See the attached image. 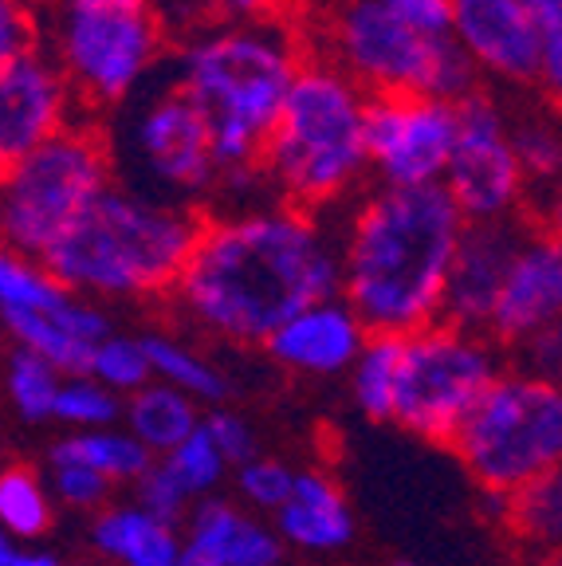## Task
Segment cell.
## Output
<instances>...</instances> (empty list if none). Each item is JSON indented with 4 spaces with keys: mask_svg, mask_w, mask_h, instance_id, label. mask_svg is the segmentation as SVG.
<instances>
[{
    "mask_svg": "<svg viewBox=\"0 0 562 566\" xmlns=\"http://www.w3.org/2000/svg\"><path fill=\"white\" fill-rule=\"evenodd\" d=\"M452 35L480 75L539 87L543 48L523 0H452Z\"/></svg>",
    "mask_w": 562,
    "mask_h": 566,
    "instance_id": "cell-16",
    "label": "cell"
},
{
    "mask_svg": "<svg viewBox=\"0 0 562 566\" xmlns=\"http://www.w3.org/2000/svg\"><path fill=\"white\" fill-rule=\"evenodd\" d=\"M394 566H422V563H394Z\"/></svg>",
    "mask_w": 562,
    "mask_h": 566,
    "instance_id": "cell-49",
    "label": "cell"
},
{
    "mask_svg": "<svg viewBox=\"0 0 562 566\" xmlns=\"http://www.w3.org/2000/svg\"><path fill=\"white\" fill-rule=\"evenodd\" d=\"M67 295L44 260L0 244V311H55L67 303Z\"/></svg>",
    "mask_w": 562,
    "mask_h": 566,
    "instance_id": "cell-28",
    "label": "cell"
},
{
    "mask_svg": "<svg viewBox=\"0 0 562 566\" xmlns=\"http://www.w3.org/2000/svg\"><path fill=\"white\" fill-rule=\"evenodd\" d=\"M452 452L480 492H516L562 464V381L503 370L452 437Z\"/></svg>",
    "mask_w": 562,
    "mask_h": 566,
    "instance_id": "cell-9",
    "label": "cell"
},
{
    "mask_svg": "<svg viewBox=\"0 0 562 566\" xmlns=\"http://www.w3.org/2000/svg\"><path fill=\"white\" fill-rule=\"evenodd\" d=\"M366 118L370 91L311 48L268 134L260 161L268 189L311 212L351 201L370 177Z\"/></svg>",
    "mask_w": 562,
    "mask_h": 566,
    "instance_id": "cell-5",
    "label": "cell"
},
{
    "mask_svg": "<svg viewBox=\"0 0 562 566\" xmlns=\"http://www.w3.org/2000/svg\"><path fill=\"white\" fill-rule=\"evenodd\" d=\"M169 35L154 0H40V48L71 83L80 111H111L158 83Z\"/></svg>",
    "mask_w": 562,
    "mask_h": 566,
    "instance_id": "cell-6",
    "label": "cell"
},
{
    "mask_svg": "<svg viewBox=\"0 0 562 566\" xmlns=\"http://www.w3.org/2000/svg\"><path fill=\"white\" fill-rule=\"evenodd\" d=\"M523 232L511 221H468L460 232L457 256L448 268L445 287V318L460 327L488 331V318L500 300L508 268Z\"/></svg>",
    "mask_w": 562,
    "mask_h": 566,
    "instance_id": "cell-17",
    "label": "cell"
},
{
    "mask_svg": "<svg viewBox=\"0 0 562 566\" xmlns=\"http://www.w3.org/2000/svg\"><path fill=\"white\" fill-rule=\"evenodd\" d=\"M154 9L162 12L169 35L185 40V35L201 32V28L217 24V12H212V0H154Z\"/></svg>",
    "mask_w": 562,
    "mask_h": 566,
    "instance_id": "cell-42",
    "label": "cell"
},
{
    "mask_svg": "<svg viewBox=\"0 0 562 566\" xmlns=\"http://www.w3.org/2000/svg\"><path fill=\"white\" fill-rule=\"evenodd\" d=\"M280 539L299 551H343L354 539V515L346 500L331 504H311V500H288L275 512Z\"/></svg>",
    "mask_w": 562,
    "mask_h": 566,
    "instance_id": "cell-27",
    "label": "cell"
},
{
    "mask_svg": "<svg viewBox=\"0 0 562 566\" xmlns=\"http://www.w3.org/2000/svg\"><path fill=\"white\" fill-rule=\"evenodd\" d=\"M17 566H60V558L48 555V551H20Z\"/></svg>",
    "mask_w": 562,
    "mask_h": 566,
    "instance_id": "cell-45",
    "label": "cell"
},
{
    "mask_svg": "<svg viewBox=\"0 0 562 566\" xmlns=\"http://www.w3.org/2000/svg\"><path fill=\"white\" fill-rule=\"evenodd\" d=\"M370 174L378 186H433L445 181L457 146V98L422 91L370 95L366 118Z\"/></svg>",
    "mask_w": 562,
    "mask_h": 566,
    "instance_id": "cell-13",
    "label": "cell"
},
{
    "mask_svg": "<svg viewBox=\"0 0 562 566\" xmlns=\"http://www.w3.org/2000/svg\"><path fill=\"white\" fill-rule=\"evenodd\" d=\"M217 24H248V20L283 17L280 0H212Z\"/></svg>",
    "mask_w": 562,
    "mask_h": 566,
    "instance_id": "cell-44",
    "label": "cell"
},
{
    "mask_svg": "<svg viewBox=\"0 0 562 566\" xmlns=\"http://www.w3.org/2000/svg\"><path fill=\"white\" fill-rule=\"evenodd\" d=\"M40 48V0H0V71Z\"/></svg>",
    "mask_w": 562,
    "mask_h": 566,
    "instance_id": "cell-37",
    "label": "cell"
},
{
    "mask_svg": "<svg viewBox=\"0 0 562 566\" xmlns=\"http://www.w3.org/2000/svg\"><path fill=\"white\" fill-rule=\"evenodd\" d=\"M67 460L103 472L106 480H138L158 457L131 429L115 433L111 424H103V429H75L71 437H63L52 449V464H67Z\"/></svg>",
    "mask_w": 562,
    "mask_h": 566,
    "instance_id": "cell-24",
    "label": "cell"
},
{
    "mask_svg": "<svg viewBox=\"0 0 562 566\" xmlns=\"http://www.w3.org/2000/svg\"><path fill=\"white\" fill-rule=\"evenodd\" d=\"M205 212L115 181L44 256L48 272L91 300H154L174 292L194 256Z\"/></svg>",
    "mask_w": 562,
    "mask_h": 566,
    "instance_id": "cell-4",
    "label": "cell"
},
{
    "mask_svg": "<svg viewBox=\"0 0 562 566\" xmlns=\"http://www.w3.org/2000/svg\"><path fill=\"white\" fill-rule=\"evenodd\" d=\"M123 417V394L95 378V374H67L55 398V421L75 429H103Z\"/></svg>",
    "mask_w": 562,
    "mask_h": 566,
    "instance_id": "cell-31",
    "label": "cell"
},
{
    "mask_svg": "<svg viewBox=\"0 0 562 566\" xmlns=\"http://www.w3.org/2000/svg\"><path fill=\"white\" fill-rule=\"evenodd\" d=\"M80 115V98L44 48L9 63L0 71V174Z\"/></svg>",
    "mask_w": 562,
    "mask_h": 566,
    "instance_id": "cell-14",
    "label": "cell"
},
{
    "mask_svg": "<svg viewBox=\"0 0 562 566\" xmlns=\"http://www.w3.org/2000/svg\"><path fill=\"white\" fill-rule=\"evenodd\" d=\"M146 354H149V366H154V378L169 381V386L185 389L189 398L197 401H209V406H220V401L229 398V378L201 358L194 346H185L181 338H169V335H146Z\"/></svg>",
    "mask_w": 562,
    "mask_h": 566,
    "instance_id": "cell-26",
    "label": "cell"
},
{
    "mask_svg": "<svg viewBox=\"0 0 562 566\" xmlns=\"http://www.w3.org/2000/svg\"><path fill=\"white\" fill-rule=\"evenodd\" d=\"M63 307L67 303H60L55 311H0V323L17 338V346L44 354L48 363L60 366V374H91L98 343L95 338H83L80 331L71 327L67 318H63Z\"/></svg>",
    "mask_w": 562,
    "mask_h": 566,
    "instance_id": "cell-23",
    "label": "cell"
},
{
    "mask_svg": "<svg viewBox=\"0 0 562 566\" xmlns=\"http://www.w3.org/2000/svg\"><path fill=\"white\" fill-rule=\"evenodd\" d=\"M106 134L126 186L194 209L220 193V158L209 118L169 75L118 106L115 130Z\"/></svg>",
    "mask_w": 562,
    "mask_h": 566,
    "instance_id": "cell-10",
    "label": "cell"
},
{
    "mask_svg": "<svg viewBox=\"0 0 562 566\" xmlns=\"http://www.w3.org/2000/svg\"><path fill=\"white\" fill-rule=\"evenodd\" d=\"M308 32L291 17L209 24L177 40L169 80L201 106L220 158V193L268 189L264 146L308 60Z\"/></svg>",
    "mask_w": 562,
    "mask_h": 566,
    "instance_id": "cell-3",
    "label": "cell"
},
{
    "mask_svg": "<svg viewBox=\"0 0 562 566\" xmlns=\"http://www.w3.org/2000/svg\"><path fill=\"white\" fill-rule=\"evenodd\" d=\"M523 350V370H535L551 381H562V318L551 327L535 331L528 343H519Z\"/></svg>",
    "mask_w": 562,
    "mask_h": 566,
    "instance_id": "cell-41",
    "label": "cell"
},
{
    "mask_svg": "<svg viewBox=\"0 0 562 566\" xmlns=\"http://www.w3.org/2000/svg\"><path fill=\"white\" fill-rule=\"evenodd\" d=\"M539 28V48H543V71H539V91L547 106L562 118V0H523Z\"/></svg>",
    "mask_w": 562,
    "mask_h": 566,
    "instance_id": "cell-35",
    "label": "cell"
},
{
    "mask_svg": "<svg viewBox=\"0 0 562 566\" xmlns=\"http://www.w3.org/2000/svg\"><path fill=\"white\" fill-rule=\"evenodd\" d=\"M17 555H20V547L12 543L9 531L0 527V566H17Z\"/></svg>",
    "mask_w": 562,
    "mask_h": 566,
    "instance_id": "cell-46",
    "label": "cell"
},
{
    "mask_svg": "<svg viewBox=\"0 0 562 566\" xmlns=\"http://www.w3.org/2000/svg\"><path fill=\"white\" fill-rule=\"evenodd\" d=\"M67 374H60V366H52L44 354L17 346L9 358V370H4V386H9V398L17 406V413L24 421H55V398H60V386Z\"/></svg>",
    "mask_w": 562,
    "mask_h": 566,
    "instance_id": "cell-29",
    "label": "cell"
},
{
    "mask_svg": "<svg viewBox=\"0 0 562 566\" xmlns=\"http://www.w3.org/2000/svg\"><path fill=\"white\" fill-rule=\"evenodd\" d=\"M91 374H95L103 386L115 389V394H126V398H131L134 389L146 386V381H154V366H149L146 343H142V338H131V335H115V331H111L106 338H98Z\"/></svg>",
    "mask_w": 562,
    "mask_h": 566,
    "instance_id": "cell-33",
    "label": "cell"
},
{
    "mask_svg": "<svg viewBox=\"0 0 562 566\" xmlns=\"http://www.w3.org/2000/svg\"><path fill=\"white\" fill-rule=\"evenodd\" d=\"M91 543L118 566H177L185 539L177 535V523L158 520L142 504H123L98 515Z\"/></svg>",
    "mask_w": 562,
    "mask_h": 566,
    "instance_id": "cell-20",
    "label": "cell"
},
{
    "mask_svg": "<svg viewBox=\"0 0 562 566\" xmlns=\"http://www.w3.org/2000/svg\"><path fill=\"white\" fill-rule=\"evenodd\" d=\"M562 318V237L528 229L516 248L500 300L488 318V335L500 346L528 343L535 331Z\"/></svg>",
    "mask_w": 562,
    "mask_h": 566,
    "instance_id": "cell-15",
    "label": "cell"
},
{
    "mask_svg": "<svg viewBox=\"0 0 562 566\" xmlns=\"http://www.w3.org/2000/svg\"><path fill=\"white\" fill-rule=\"evenodd\" d=\"M511 150H516L528 189H543L562 181V130L551 123H519L511 130Z\"/></svg>",
    "mask_w": 562,
    "mask_h": 566,
    "instance_id": "cell-34",
    "label": "cell"
},
{
    "mask_svg": "<svg viewBox=\"0 0 562 566\" xmlns=\"http://www.w3.org/2000/svg\"><path fill=\"white\" fill-rule=\"evenodd\" d=\"M366 338L370 327L346 303V295H331V300H319L291 315L268 338L264 350L280 366H291L299 374H343L358 363Z\"/></svg>",
    "mask_w": 562,
    "mask_h": 566,
    "instance_id": "cell-18",
    "label": "cell"
},
{
    "mask_svg": "<svg viewBox=\"0 0 562 566\" xmlns=\"http://www.w3.org/2000/svg\"><path fill=\"white\" fill-rule=\"evenodd\" d=\"M389 4L429 32H452V0H389Z\"/></svg>",
    "mask_w": 562,
    "mask_h": 566,
    "instance_id": "cell-43",
    "label": "cell"
},
{
    "mask_svg": "<svg viewBox=\"0 0 562 566\" xmlns=\"http://www.w3.org/2000/svg\"><path fill=\"white\" fill-rule=\"evenodd\" d=\"M169 295L205 335L264 346L291 315L343 295L339 237L319 212L291 201L205 217Z\"/></svg>",
    "mask_w": 562,
    "mask_h": 566,
    "instance_id": "cell-1",
    "label": "cell"
},
{
    "mask_svg": "<svg viewBox=\"0 0 562 566\" xmlns=\"http://www.w3.org/2000/svg\"><path fill=\"white\" fill-rule=\"evenodd\" d=\"M134 488H138V504L146 507V512L158 515V520H166V523H181L185 520V504L194 500V495L177 484L174 472L162 464V457L154 460V464H149L138 480H134Z\"/></svg>",
    "mask_w": 562,
    "mask_h": 566,
    "instance_id": "cell-38",
    "label": "cell"
},
{
    "mask_svg": "<svg viewBox=\"0 0 562 566\" xmlns=\"http://www.w3.org/2000/svg\"><path fill=\"white\" fill-rule=\"evenodd\" d=\"M201 424L209 429V437L217 441V449L225 452L229 464H244V460L256 457V433L240 413H232V409H225V406H212L209 413L201 417Z\"/></svg>",
    "mask_w": 562,
    "mask_h": 566,
    "instance_id": "cell-40",
    "label": "cell"
},
{
    "mask_svg": "<svg viewBox=\"0 0 562 566\" xmlns=\"http://www.w3.org/2000/svg\"><path fill=\"white\" fill-rule=\"evenodd\" d=\"M500 374V343L488 331L437 318L402 343L394 421L422 441L452 444L465 417Z\"/></svg>",
    "mask_w": 562,
    "mask_h": 566,
    "instance_id": "cell-11",
    "label": "cell"
},
{
    "mask_svg": "<svg viewBox=\"0 0 562 566\" xmlns=\"http://www.w3.org/2000/svg\"><path fill=\"white\" fill-rule=\"evenodd\" d=\"M0 527L12 539H40L52 527V500L32 469L0 472Z\"/></svg>",
    "mask_w": 562,
    "mask_h": 566,
    "instance_id": "cell-30",
    "label": "cell"
},
{
    "mask_svg": "<svg viewBox=\"0 0 562 566\" xmlns=\"http://www.w3.org/2000/svg\"><path fill=\"white\" fill-rule=\"evenodd\" d=\"M115 181L111 134L80 115L0 174V244L44 260Z\"/></svg>",
    "mask_w": 562,
    "mask_h": 566,
    "instance_id": "cell-8",
    "label": "cell"
},
{
    "mask_svg": "<svg viewBox=\"0 0 562 566\" xmlns=\"http://www.w3.org/2000/svg\"><path fill=\"white\" fill-rule=\"evenodd\" d=\"M237 488L260 512H280L291 500V492H295V472L288 464H280V460L252 457L244 464H237Z\"/></svg>",
    "mask_w": 562,
    "mask_h": 566,
    "instance_id": "cell-36",
    "label": "cell"
},
{
    "mask_svg": "<svg viewBox=\"0 0 562 566\" xmlns=\"http://www.w3.org/2000/svg\"><path fill=\"white\" fill-rule=\"evenodd\" d=\"M531 566H562V551H551V555H535Z\"/></svg>",
    "mask_w": 562,
    "mask_h": 566,
    "instance_id": "cell-48",
    "label": "cell"
},
{
    "mask_svg": "<svg viewBox=\"0 0 562 566\" xmlns=\"http://www.w3.org/2000/svg\"><path fill=\"white\" fill-rule=\"evenodd\" d=\"M123 417H126V429L146 449H154V457H162V452H169L174 444H181L185 437L194 433L205 413L197 409V398H189L185 389L158 378V386L146 381L142 389H134L131 398H126Z\"/></svg>",
    "mask_w": 562,
    "mask_h": 566,
    "instance_id": "cell-21",
    "label": "cell"
},
{
    "mask_svg": "<svg viewBox=\"0 0 562 566\" xmlns=\"http://www.w3.org/2000/svg\"><path fill=\"white\" fill-rule=\"evenodd\" d=\"M500 523L531 555L562 551V464L503 495Z\"/></svg>",
    "mask_w": 562,
    "mask_h": 566,
    "instance_id": "cell-22",
    "label": "cell"
},
{
    "mask_svg": "<svg viewBox=\"0 0 562 566\" xmlns=\"http://www.w3.org/2000/svg\"><path fill=\"white\" fill-rule=\"evenodd\" d=\"M465 224L445 181L378 186L354 201L339 232L343 295L370 335H414L445 318L448 268Z\"/></svg>",
    "mask_w": 562,
    "mask_h": 566,
    "instance_id": "cell-2",
    "label": "cell"
},
{
    "mask_svg": "<svg viewBox=\"0 0 562 566\" xmlns=\"http://www.w3.org/2000/svg\"><path fill=\"white\" fill-rule=\"evenodd\" d=\"M405 335H370L358 363L351 366V389L370 421H394L397 370H402Z\"/></svg>",
    "mask_w": 562,
    "mask_h": 566,
    "instance_id": "cell-25",
    "label": "cell"
},
{
    "mask_svg": "<svg viewBox=\"0 0 562 566\" xmlns=\"http://www.w3.org/2000/svg\"><path fill=\"white\" fill-rule=\"evenodd\" d=\"M445 189L465 221H508L523 209L528 177L511 150L500 106L483 87L457 98V146L445 169Z\"/></svg>",
    "mask_w": 562,
    "mask_h": 566,
    "instance_id": "cell-12",
    "label": "cell"
},
{
    "mask_svg": "<svg viewBox=\"0 0 562 566\" xmlns=\"http://www.w3.org/2000/svg\"><path fill=\"white\" fill-rule=\"evenodd\" d=\"M315 52L331 55L370 95L422 91L465 98L480 87V67L452 32H429L389 0H326L315 17Z\"/></svg>",
    "mask_w": 562,
    "mask_h": 566,
    "instance_id": "cell-7",
    "label": "cell"
},
{
    "mask_svg": "<svg viewBox=\"0 0 562 566\" xmlns=\"http://www.w3.org/2000/svg\"><path fill=\"white\" fill-rule=\"evenodd\" d=\"M52 480H55V492L67 507H98L111 495V484L115 480H106L103 472L87 469V464H52Z\"/></svg>",
    "mask_w": 562,
    "mask_h": 566,
    "instance_id": "cell-39",
    "label": "cell"
},
{
    "mask_svg": "<svg viewBox=\"0 0 562 566\" xmlns=\"http://www.w3.org/2000/svg\"><path fill=\"white\" fill-rule=\"evenodd\" d=\"M162 464L174 472L177 484H181L189 495H209L212 488L225 480V469H229V460H225V452L217 449V441L209 437L205 424H197L181 444L162 452Z\"/></svg>",
    "mask_w": 562,
    "mask_h": 566,
    "instance_id": "cell-32",
    "label": "cell"
},
{
    "mask_svg": "<svg viewBox=\"0 0 562 566\" xmlns=\"http://www.w3.org/2000/svg\"><path fill=\"white\" fill-rule=\"evenodd\" d=\"M319 0H280V9H283V17H291V20H299L303 12H311L315 9Z\"/></svg>",
    "mask_w": 562,
    "mask_h": 566,
    "instance_id": "cell-47",
    "label": "cell"
},
{
    "mask_svg": "<svg viewBox=\"0 0 562 566\" xmlns=\"http://www.w3.org/2000/svg\"><path fill=\"white\" fill-rule=\"evenodd\" d=\"M189 543L209 551L217 566H280V531L248 520L225 500L201 495V504L189 512Z\"/></svg>",
    "mask_w": 562,
    "mask_h": 566,
    "instance_id": "cell-19",
    "label": "cell"
}]
</instances>
